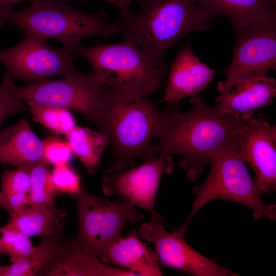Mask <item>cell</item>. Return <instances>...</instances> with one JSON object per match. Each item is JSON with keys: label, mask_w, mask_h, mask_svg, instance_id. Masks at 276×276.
<instances>
[{"label": "cell", "mask_w": 276, "mask_h": 276, "mask_svg": "<svg viewBox=\"0 0 276 276\" xmlns=\"http://www.w3.org/2000/svg\"><path fill=\"white\" fill-rule=\"evenodd\" d=\"M190 100L193 105L187 112H180L178 104L161 110L158 143L152 145L151 151L153 156L182 155L179 166L187 178L195 181L210 165L211 152L236 135L249 120L213 108L199 96Z\"/></svg>", "instance_id": "obj_1"}, {"label": "cell", "mask_w": 276, "mask_h": 276, "mask_svg": "<svg viewBox=\"0 0 276 276\" xmlns=\"http://www.w3.org/2000/svg\"><path fill=\"white\" fill-rule=\"evenodd\" d=\"M215 18L196 0H140L119 24L125 39L165 60L166 52L183 37L212 30Z\"/></svg>", "instance_id": "obj_2"}, {"label": "cell", "mask_w": 276, "mask_h": 276, "mask_svg": "<svg viewBox=\"0 0 276 276\" xmlns=\"http://www.w3.org/2000/svg\"><path fill=\"white\" fill-rule=\"evenodd\" d=\"M74 54L85 58L93 72L110 89L131 97H146L163 84L167 75L165 60L131 41L79 45Z\"/></svg>", "instance_id": "obj_3"}, {"label": "cell", "mask_w": 276, "mask_h": 276, "mask_svg": "<svg viewBox=\"0 0 276 276\" xmlns=\"http://www.w3.org/2000/svg\"><path fill=\"white\" fill-rule=\"evenodd\" d=\"M105 12L90 14L60 0H36L26 9L12 10L6 23L13 24L27 35L59 41L74 53L80 42L90 37L109 38L121 33L120 24L108 21Z\"/></svg>", "instance_id": "obj_4"}, {"label": "cell", "mask_w": 276, "mask_h": 276, "mask_svg": "<svg viewBox=\"0 0 276 276\" xmlns=\"http://www.w3.org/2000/svg\"><path fill=\"white\" fill-rule=\"evenodd\" d=\"M160 118L161 110L146 97L112 90L102 132L112 144L113 165L104 171H122L133 167L136 159L144 161L153 156L151 142L156 137Z\"/></svg>", "instance_id": "obj_5"}, {"label": "cell", "mask_w": 276, "mask_h": 276, "mask_svg": "<svg viewBox=\"0 0 276 276\" xmlns=\"http://www.w3.org/2000/svg\"><path fill=\"white\" fill-rule=\"evenodd\" d=\"M210 171L204 181L193 189L195 198L186 219L191 222L203 206L211 201L222 199L241 203L252 211L256 220L276 219V205L266 204L261 191L241 158L236 135L214 149L210 156Z\"/></svg>", "instance_id": "obj_6"}, {"label": "cell", "mask_w": 276, "mask_h": 276, "mask_svg": "<svg viewBox=\"0 0 276 276\" xmlns=\"http://www.w3.org/2000/svg\"><path fill=\"white\" fill-rule=\"evenodd\" d=\"M9 88L20 100L66 108L81 114L102 131L105 123L112 90L94 72H76L59 79L18 86L11 79Z\"/></svg>", "instance_id": "obj_7"}, {"label": "cell", "mask_w": 276, "mask_h": 276, "mask_svg": "<svg viewBox=\"0 0 276 276\" xmlns=\"http://www.w3.org/2000/svg\"><path fill=\"white\" fill-rule=\"evenodd\" d=\"M78 214V231L75 238L101 260L110 245L122 235L129 223L144 218L137 206L122 198L113 201L95 196L83 188L72 196Z\"/></svg>", "instance_id": "obj_8"}, {"label": "cell", "mask_w": 276, "mask_h": 276, "mask_svg": "<svg viewBox=\"0 0 276 276\" xmlns=\"http://www.w3.org/2000/svg\"><path fill=\"white\" fill-rule=\"evenodd\" d=\"M233 58L218 82L217 90L226 93L238 81L267 75L276 68V17L257 21L234 31Z\"/></svg>", "instance_id": "obj_9"}, {"label": "cell", "mask_w": 276, "mask_h": 276, "mask_svg": "<svg viewBox=\"0 0 276 276\" xmlns=\"http://www.w3.org/2000/svg\"><path fill=\"white\" fill-rule=\"evenodd\" d=\"M74 55L63 47L54 48L43 38L26 34L14 47L0 48V63L12 81L21 80L31 85L76 72Z\"/></svg>", "instance_id": "obj_10"}, {"label": "cell", "mask_w": 276, "mask_h": 276, "mask_svg": "<svg viewBox=\"0 0 276 276\" xmlns=\"http://www.w3.org/2000/svg\"><path fill=\"white\" fill-rule=\"evenodd\" d=\"M162 215L141 224L138 230L141 238L151 243L159 263L195 276H237V273L204 256L185 240L190 223L187 220L172 232L163 225Z\"/></svg>", "instance_id": "obj_11"}, {"label": "cell", "mask_w": 276, "mask_h": 276, "mask_svg": "<svg viewBox=\"0 0 276 276\" xmlns=\"http://www.w3.org/2000/svg\"><path fill=\"white\" fill-rule=\"evenodd\" d=\"M173 169L172 154L162 153L143 161L136 167L115 173L103 171L102 191L106 196H120L149 211L151 217H156L160 214L154 205L161 178L171 174Z\"/></svg>", "instance_id": "obj_12"}, {"label": "cell", "mask_w": 276, "mask_h": 276, "mask_svg": "<svg viewBox=\"0 0 276 276\" xmlns=\"http://www.w3.org/2000/svg\"><path fill=\"white\" fill-rule=\"evenodd\" d=\"M239 154L254 172L262 194L276 189V126L264 114L252 117L236 135Z\"/></svg>", "instance_id": "obj_13"}, {"label": "cell", "mask_w": 276, "mask_h": 276, "mask_svg": "<svg viewBox=\"0 0 276 276\" xmlns=\"http://www.w3.org/2000/svg\"><path fill=\"white\" fill-rule=\"evenodd\" d=\"M215 73L195 55L187 41L171 64L162 101L170 105L199 96L213 80Z\"/></svg>", "instance_id": "obj_14"}, {"label": "cell", "mask_w": 276, "mask_h": 276, "mask_svg": "<svg viewBox=\"0 0 276 276\" xmlns=\"http://www.w3.org/2000/svg\"><path fill=\"white\" fill-rule=\"evenodd\" d=\"M276 96V80L267 75L252 77L235 83L215 100L216 110L246 120L255 111L272 105Z\"/></svg>", "instance_id": "obj_15"}, {"label": "cell", "mask_w": 276, "mask_h": 276, "mask_svg": "<svg viewBox=\"0 0 276 276\" xmlns=\"http://www.w3.org/2000/svg\"><path fill=\"white\" fill-rule=\"evenodd\" d=\"M42 276H135V273L106 264L75 238L65 239L60 252L37 274Z\"/></svg>", "instance_id": "obj_16"}, {"label": "cell", "mask_w": 276, "mask_h": 276, "mask_svg": "<svg viewBox=\"0 0 276 276\" xmlns=\"http://www.w3.org/2000/svg\"><path fill=\"white\" fill-rule=\"evenodd\" d=\"M103 263L135 273L137 276L163 274L157 255L141 240L138 231L129 230L108 248L101 259Z\"/></svg>", "instance_id": "obj_17"}, {"label": "cell", "mask_w": 276, "mask_h": 276, "mask_svg": "<svg viewBox=\"0 0 276 276\" xmlns=\"http://www.w3.org/2000/svg\"><path fill=\"white\" fill-rule=\"evenodd\" d=\"M43 158V143L22 119L0 132V164L27 172Z\"/></svg>", "instance_id": "obj_18"}, {"label": "cell", "mask_w": 276, "mask_h": 276, "mask_svg": "<svg viewBox=\"0 0 276 276\" xmlns=\"http://www.w3.org/2000/svg\"><path fill=\"white\" fill-rule=\"evenodd\" d=\"M214 17L223 16L233 31L252 23L276 17L273 0H196Z\"/></svg>", "instance_id": "obj_19"}, {"label": "cell", "mask_w": 276, "mask_h": 276, "mask_svg": "<svg viewBox=\"0 0 276 276\" xmlns=\"http://www.w3.org/2000/svg\"><path fill=\"white\" fill-rule=\"evenodd\" d=\"M28 205L10 215L7 224L30 238L49 237L63 229L66 218L63 211L43 205Z\"/></svg>", "instance_id": "obj_20"}, {"label": "cell", "mask_w": 276, "mask_h": 276, "mask_svg": "<svg viewBox=\"0 0 276 276\" xmlns=\"http://www.w3.org/2000/svg\"><path fill=\"white\" fill-rule=\"evenodd\" d=\"M62 229L41 238L28 255L7 266H0V276H33L61 250L65 241Z\"/></svg>", "instance_id": "obj_21"}, {"label": "cell", "mask_w": 276, "mask_h": 276, "mask_svg": "<svg viewBox=\"0 0 276 276\" xmlns=\"http://www.w3.org/2000/svg\"><path fill=\"white\" fill-rule=\"evenodd\" d=\"M66 137L73 154L90 175H95L104 151L110 144L108 135L99 130L76 126Z\"/></svg>", "instance_id": "obj_22"}, {"label": "cell", "mask_w": 276, "mask_h": 276, "mask_svg": "<svg viewBox=\"0 0 276 276\" xmlns=\"http://www.w3.org/2000/svg\"><path fill=\"white\" fill-rule=\"evenodd\" d=\"M0 207L10 215L28 205L30 180L28 172L20 169L5 170L1 175Z\"/></svg>", "instance_id": "obj_23"}, {"label": "cell", "mask_w": 276, "mask_h": 276, "mask_svg": "<svg viewBox=\"0 0 276 276\" xmlns=\"http://www.w3.org/2000/svg\"><path fill=\"white\" fill-rule=\"evenodd\" d=\"M28 172L30 180L28 205L39 204L56 208L55 200L58 194L53 183L50 164L43 158Z\"/></svg>", "instance_id": "obj_24"}, {"label": "cell", "mask_w": 276, "mask_h": 276, "mask_svg": "<svg viewBox=\"0 0 276 276\" xmlns=\"http://www.w3.org/2000/svg\"><path fill=\"white\" fill-rule=\"evenodd\" d=\"M36 121L57 134H68L76 125L71 111L56 106L27 102Z\"/></svg>", "instance_id": "obj_25"}, {"label": "cell", "mask_w": 276, "mask_h": 276, "mask_svg": "<svg viewBox=\"0 0 276 276\" xmlns=\"http://www.w3.org/2000/svg\"><path fill=\"white\" fill-rule=\"evenodd\" d=\"M34 247L30 238L15 227L7 223L0 227L1 254L8 255L11 262L28 255Z\"/></svg>", "instance_id": "obj_26"}, {"label": "cell", "mask_w": 276, "mask_h": 276, "mask_svg": "<svg viewBox=\"0 0 276 276\" xmlns=\"http://www.w3.org/2000/svg\"><path fill=\"white\" fill-rule=\"evenodd\" d=\"M51 174L58 194H69L72 196L83 188L79 176L68 164L54 166Z\"/></svg>", "instance_id": "obj_27"}, {"label": "cell", "mask_w": 276, "mask_h": 276, "mask_svg": "<svg viewBox=\"0 0 276 276\" xmlns=\"http://www.w3.org/2000/svg\"><path fill=\"white\" fill-rule=\"evenodd\" d=\"M43 158L54 166L68 164L74 154L67 142L56 136L47 137L43 141Z\"/></svg>", "instance_id": "obj_28"}, {"label": "cell", "mask_w": 276, "mask_h": 276, "mask_svg": "<svg viewBox=\"0 0 276 276\" xmlns=\"http://www.w3.org/2000/svg\"><path fill=\"white\" fill-rule=\"evenodd\" d=\"M10 77L5 73L0 84V132L3 122L11 115L27 110L21 100L11 91L9 83Z\"/></svg>", "instance_id": "obj_29"}, {"label": "cell", "mask_w": 276, "mask_h": 276, "mask_svg": "<svg viewBox=\"0 0 276 276\" xmlns=\"http://www.w3.org/2000/svg\"><path fill=\"white\" fill-rule=\"evenodd\" d=\"M26 1L33 2L36 0H0V26L6 23V17L13 10V6Z\"/></svg>", "instance_id": "obj_30"}, {"label": "cell", "mask_w": 276, "mask_h": 276, "mask_svg": "<svg viewBox=\"0 0 276 276\" xmlns=\"http://www.w3.org/2000/svg\"><path fill=\"white\" fill-rule=\"evenodd\" d=\"M66 2L74 0H60ZM116 6L120 11L121 17L127 16L130 12L131 4L135 0H101Z\"/></svg>", "instance_id": "obj_31"}, {"label": "cell", "mask_w": 276, "mask_h": 276, "mask_svg": "<svg viewBox=\"0 0 276 276\" xmlns=\"http://www.w3.org/2000/svg\"><path fill=\"white\" fill-rule=\"evenodd\" d=\"M273 1L276 4V0H273Z\"/></svg>", "instance_id": "obj_32"}, {"label": "cell", "mask_w": 276, "mask_h": 276, "mask_svg": "<svg viewBox=\"0 0 276 276\" xmlns=\"http://www.w3.org/2000/svg\"><path fill=\"white\" fill-rule=\"evenodd\" d=\"M0 255H1V248H0Z\"/></svg>", "instance_id": "obj_33"}]
</instances>
